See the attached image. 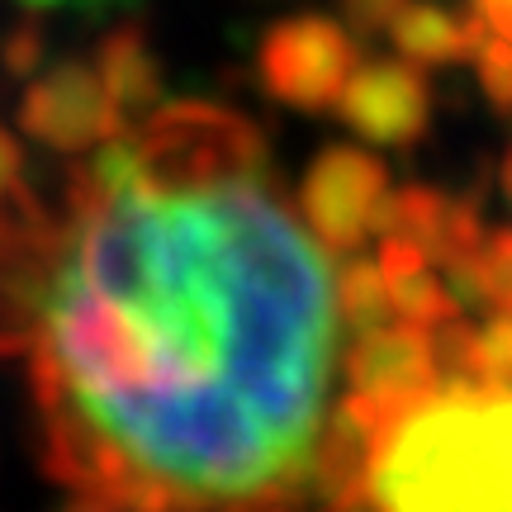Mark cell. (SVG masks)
<instances>
[{
  "label": "cell",
  "mask_w": 512,
  "mask_h": 512,
  "mask_svg": "<svg viewBox=\"0 0 512 512\" xmlns=\"http://www.w3.org/2000/svg\"><path fill=\"white\" fill-rule=\"evenodd\" d=\"M342 342L261 133L157 105L67 176L29 342L43 470L110 512H290Z\"/></svg>",
  "instance_id": "cell-1"
},
{
  "label": "cell",
  "mask_w": 512,
  "mask_h": 512,
  "mask_svg": "<svg viewBox=\"0 0 512 512\" xmlns=\"http://www.w3.org/2000/svg\"><path fill=\"white\" fill-rule=\"evenodd\" d=\"M375 512H512V389L484 380L432 384L370 460Z\"/></svg>",
  "instance_id": "cell-2"
},
{
  "label": "cell",
  "mask_w": 512,
  "mask_h": 512,
  "mask_svg": "<svg viewBox=\"0 0 512 512\" xmlns=\"http://www.w3.org/2000/svg\"><path fill=\"white\" fill-rule=\"evenodd\" d=\"M356 62H361L356 34L318 10L271 24L256 48V76H261L266 95L299 114L332 110Z\"/></svg>",
  "instance_id": "cell-3"
},
{
  "label": "cell",
  "mask_w": 512,
  "mask_h": 512,
  "mask_svg": "<svg viewBox=\"0 0 512 512\" xmlns=\"http://www.w3.org/2000/svg\"><path fill=\"white\" fill-rule=\"evenodd\" d=\"M342 380H347V403L356 418L384 432L413 408V403L441 384V366L432 337L408 323H384V328L351 337L347 356H342Z\"/></svg>",
  "instance_id": "cell-4"
},
{
  "label": "cell",
  "mask_w": 512,
  "mask_h": 512,
  "mask_svg": "<svg viewBox=\"0 0 512 512\" xmlns=\"http://www.w3.org/2000/svg\"><path fill=\"white\" fill-rule=\"evenodd\" d=\"M124 128L128 119L110 100L95 62H81V57H62L53 67H38L19 95V133H29L48 152L81 157V152L110 143Z\"/></svg>",
  "instance_id": "cell-5"
},
{
  "label": "cell",
  "mask_w": 512,
  "mask_h": 512,
  "mask_svg": "<svg viewBox=\"0 0 512 512\" xmlns=\"http://www.w3.org/2000/svg\"><path fill=\"white\" fill-rule=\"evenodd\" d=\"M389 195V171L361 147H323L299 185V219L332 256H351L375 238V214Z\"/></svg>",
  "instance_id": "cell-6"
},
{
  "label": "cell",
  "mask_w": 512,
  "mask_h": 512,
  "mask_svg": "<svg viewBox=\"0 0 512 512\" xmlns=\"http://www.w3.org/2000/svg\"><path fill=\"white\" fill-rule=\"evenodd\" d=\"M57 238V214L43 209L24 185L0 195V356L29 351L38 323V299L48 280Z\"/></svg>",
  "instance_id": "cell-7"
},
{
  "label": "cell",
  "mask_w": 512,
  "mask_h": 512,
  "mask_svg": "<svg viewBox=\"0 0 512 512\" xmlns=\"http://www.w3.org/2000/svg\"><path fill=\"white\" fill-rule=\"evenodd\" d=\"M332 110L366 143L408 147L432 124V86H427L422 67L403 62V57H366L351 67Z\"/></svg>",
  "instance_id": "cell-8"
},
{
  "label": "cell",
  "mask_w": 512,
  "mask_h": 512,
  "mask_svg": "<svg viewBox=\"0 0 512 512\" xmlns=\"http://www.w3.org/2000/svg\"><path fill=\"white\" fill-rule=\"evenodd\" d=\"M375 238H403L427 252L432 266L437 261L446 266L484 238V219H479V204L451 200L432 185H408L399 195H384L375 214Z\"/></svg>",
  "instance_id": "cell-9"
},
{
  "label": "cell",
  "mask_w": 512,
  "mask_h": 512,
  "mask_svg": "<svg viewBox=\"0 0 512 512\" xmlns=\"http://www.w3.org/2000/svg\"><path fill=\"white\" fill-rule=\"evenodd\" d=\"M380 432L337 403L318 432L309 465V494L323 503V512H366L370 508V460H375Z\"/></svg>",
  "instance_id": "cell-10"
},
{
  "label": "cell",
  "mask_w": 512,
  "mask_h": 512,
  "mask_svg": "<svg viewBox=\"0 0 512 512\" xmlns=\"http://www.w3.org/2000/svg\"><path fill=\"white\" fill-rule=\"evenodd\" d=\"M384 34L394 38L399 57L413 67H456V62H475L494 29L475 0L465 10H451L437 0H408Z\"/></svg>",
  "instance_id": "cell-11"
},
{
  "label": "cell",
  "mask_w": 512,
  "mask_h": 512,
  "mask_svg": "<svg viewBox=\"0 0 512 512\" xmlns=\"http://www.w3.org/2000/svg\"><path fill=\"white\" fill-rule=\"evenodd\" d=\"M95 72L105 81L110 100L124 110V119L133 114H152L166 95V72L157 48L147 43V29L128 15L114 29H105V38L95 43Z\"/></svg>",
  "instance_id": "cell-12"
},
{
  "label": "cell",
  "mask_w": 512,
  "mask_h": 512,
  "mask_svg": "<svg viewBox=\"0 0 512 512\" xmlns=\"http://www.w3.org/2000/svg\"><path fill=\"white\" fill-rule=\"evenodd\" d=\"M441 271L460 313H512V228H484V238Z\"/></svg>",
  "instance_id": "cell-13"
},
{
  "label": "cell",
  "mask_w": 512,
  "mask_h": 512,
  "mask_svg": "<svg viewBox=\"0 0 512 512\" xmlns=\"http://www.w3.org/2000/svg\"><path fill=\"white\" fill-rule=\"evenodd\" d=\"M337 318H342L347 337H366V332L394 323L389 285H384L380 266L370 256H356L347 266H337Z\"/></svg>",
  "instance_id": "cell-14"
},
{
  "label": "cell",
  "mask_w": 512,
  "mask_h": 512,
  "mask_svg": "<svg viewBox=\"0 0 512 512\" xmlns=\"http://www.w3.org/2000/svg\"><path fill=\"white\" fill-rule=\"evenodd\" d=\"M389 285V304H394V323H408V328H437L446 318H460V304L446 275H437L432 266H418L408 275H394L384 280Z\"/></svg>",
  "instance_id": "cell-15"
},
{
  "label": "cell",
  "mask_w": 512,
  "mask_h": 512,
  "mask_svg": "<svg viewBox=\"0 0 512 512\" xmlns=\"http://www.w3.org/2000/svg\"><path fill=\"white\" fill-rule=\"evenodd\" d=\"M460 375L512 389V313H489V323L470 332V356Z\"/></svg>",
  "instance_id": "cell-16"
},
{
  "label": "cell",
  "mask_w": 512,
  "mask_h": 512,
  "mask_svg": "<svg viewBox=\"0 0 512 512\" xmlns=\"http://www.w3.org/2000/svg\"><path fill=\"white\" fill-rule=\"evenodd\" d=\"M48 62V29L34 15H19L5 34H0V72L10 81H29Z\"/></svg>",
  "instance_id": "cell-17"
},
{
  "label": "cell",
  "mask_w": 512,
  "mask_h": 512,
  "mask_svg": "<svg viewBox=\"0 0 512 512\" xmlns=\"http://www.w3.org/2000/svg\"><path fill=\"white\" fill-rule=\"evenodd\" d=\"M475 72L484 95H489V105L512 110V38H498V34L484 38V48L475 53Z\"/></svg>",
  "instance_id": "cell-18"
},
{
  "label": "cell",
  "mask_w": 512,
  "mask_h": 512,
  "mask_svg": "<svg viewBox=\"0 0 512 512\" xmlns=\"http://www.w3.org/2000/svg\"><path fill=\"white\" fill-rule=\"evenodd\" d=\"M19 15H81V19H128L138 0H15Z\"/></svg>",
  "instance_id": "cell-19"
},
{
  "label": "cell",
  "mask_w": 512,
  "mask_h": 512,
  "mask_svg": "<svg viewBox=\"0 0 512 512\" xmlns=\"http://www.w3.org/2000/svg\"><path fill=\"white\" fill-rule=\"evenodd\" d=\"M403 5H408V0H337L342 24H347L351 34H384Z\"/></svg>",
  "instance_id": "cell-20"
},
{
  "label": "cell",
  "mask_w": 512,
  "mask_h": 512,
  "mask_svg": "<svg viewBox=\"0 0 512 512\" xmlns=\"http://www.w3.org/2000/svg\"><path fill=\"white\" fill-rule=\"evenodd\" d=\"M24 185V143H19V133L0 124V195H10Z\"/></svg>",
  "instance_id": "cell-21"
},
{
  "label": "cell",
  "mask_w": 512,
  "mask_h": 512,
  "mask_svg": "<svg viewBox=\"0 0 512 512\" xmlns=\"http://www.w3.org/2000/svg\"><path fill=\"white\" fill-rule=\"evenodd\" d=\"M475 5L484 10V19H489V29L498 38H512V0H475Z\"/></svg>",
  "instance_id": "cell-22"
},
{
  "label": "cell",
  "mask_w": 512,
  "mask_h": 512,
  "mask_svg": "<svg viewBox=\"0 0 512 512\" xmlns=\"http://www.w3.org/2000/svg\"><path fill=\"white\" fill-rule=\"evenodd\" d=\"M57 512H110V508H105L100 498H91V494H72Z\"/></svg>",
  "instance_id": "cell-23"
},
{
  "label": "cell",
  "mask_w": 512,
  "mask_h": 512,
  "mask_svg": "<svg viewBox=\"0 0 512 512\" xmlns=\"http://www.w3.org/2000/svg\"><path fill=\"white\" fill-rule=\"evenodd\" d=\"M503 195H508V200H512V152H508V157H503Z\"/></svg>",
  "instance_id": "cell-24"
},
{
  "label": "cell",
  "mask_w": 512,
  "mask_h": 512,
  "mask_svg": "<svg viewBox=\"0 0 512 512\" xmlns=\"http://www.w3.org/2000/svg\"><path fill=\"white\" fill-rule=\"evenodd\" d=\"M290 512H304V508H290Z\"/></svg>",
  "instance_id": "cell-25"
}]
</instances>
